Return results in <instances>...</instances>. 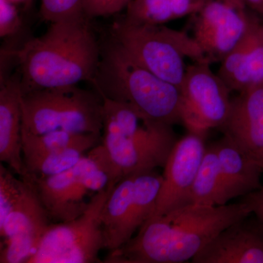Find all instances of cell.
I'll use <instances>...</instances> for the list:
<instances>
[{
  "label": "cell",
  "mask_w": 263,
  "mask_h": 263,
  "mask_svg": "<svg viewBox=\"0 0 263 263\" xmlns=\"http://www.w3.org/2000/svg\"><path fill=\"white\" fill-rule=\"evenodd\" d=\"M210 64L194 62L186 67L179 88L181 123L190 133L204 137L211 129L222 125L231 105V91L212 72Z\"/></svg>",
  "instance_id": "9"
},
{
  "label": "cell",
  "mask_w": 263,
  "mask_h": 263,
  "mask_svg": "<svg viewBox=\"0 0 263 263\" xmlns=\"http://www.w3.org/2000/svg\"><path fill=\"white\" fill-rule=\"evenodd\" d=\"M194 263H263V222L249 216L223 230L192 259Z\"/></svg>",
  "instance_id": "13"
},
{
  "label": "cell",
  "mask_w": 263,
  "mask_h": 263,
  "mask_svg": "<svg viewBox=\"0 0 263 263\" xmlns=\"http://www.w3.org/2000/svg\"><path fill=\"white\" fill-rule=\"evenodd\" d=\"M118 182L96 193L80 216L69 221L51 223L27 263L102 262L99 254L104 249L102 212Z\"/></svg>",
  "instance_id": "7"
},
{
  "label": "cell",
  "mask_w": 263,
  "mask_h": 263,
  "mask_svg": "<svg viewBox=\"0 0 263 263\" xmlns=\"http://www.w3.org/2000/svg\"><path fill=\"white\" fill-rule=\"evenodd\" d=\"M243 0H208L196 13L194 39L210 63L221 62L259 20Z\"/></svg>",
  "instance_id": "10"
},
{
  "label": "cell",
  "mask_w": 263,
  "mask_h": 263,
  "mask_svg": "<svg viewBox=\"0 0 263 263\" xmlns=\"http://www.w3.org/2000/svg\"><path fill=\"white\" fill-rule=\"evenodd\" d=\"M212 144L219 160L227 203L236 197L247 196L262 186L263 170L234 143L223 136Z\"/></svg>",
  "instance_id": "17"
},
{
  "label": "cell",
  "mask_w": 263,
  "mask_h": 263,
  "mask_svg": "<svg viewBox=\"0 0 263 263\" xmlns=\"http://www.w3.org/2000/svg\"><path fill=\"white\" fill-rule=\"evenodd\" d=\"M132 0H89L84 5L85 16L91 19L96 17L110 16L127 8Z\"/></svg>",
  "instance_id": "26"
},
{
  "label": "cell",
  "mask_w": 263,
  "mask_h": 263,
  "mask_svg": "<svg viewBox=\"0 0 263 263\" xmlns=\"http://www.w3.org/2000/svg\"><path fill=\"white\" fill-rule=\"evenodd\" d=\"M24 179L27 185L23 195L0 223L2 239L19 235H35L43 238L51 224L30 178Z\"/></svg>",
  "instance_id": "18"
},
{
  "label": "cell",
  "mask_w": 263,
  "mask_h": 263,
  "mask_svg": "<svg viewBox=\"0 0 263 263\" xmlns=\"http://www.w3.org/2000/svg\"><path fill=\"white\" fill-rule=\"evenodd\" d=\"M11 169L0 164V223L3 222L8 213L14 206L25 190L27 181L17 179Z\"/></svg>",
  "instance_id": "23"
},
{
  "label": "cell",
  "mask_w": 263,
  "mask_h": 263,
  "mask_svg": "<svg viewBox=\"0 0 263 263\" xmlns=\"http://www.w3.org/2000/svg\"><path fill=\"white\" fill-rule=\"evenodd\" d=\"M249 9L263 16V0H243Z\"/></svg>",
  "instance_id": "28"
},
{
  "label": "cell",
  "mask_w": 263,
  "mask_h": 263,
  "mask_svg": "<svg viewBox=\"0 0 263 263\" xmlns=\"http://www.w3.org/2000/svg\"><path fill=\"white\" fill-rule=\"evenodd\" d=\"M102 144L106 148L122 179L129 175L164 167L178 140L173 126L148 119L132 136L103 122Z\"/></svg>",
  "instance_id": "8"
},
{
  "label": "cell",
  "mask_w": 263,
  "mask_h": 263,
  "mask_svg": "<svg viewBox=\"0 0 263 263\" xmlns=\"http://www.w3.org/2000/svg\"><path fill=\"white\" fill-rule=\"evenodd\" d=\"M219 129L263 170V86L231 99L229 114Z\"/></svg>",
  "instance_id": "12"
},
{
  "label": "cell",
  "mask_w": 263,
  "mask_h": 263,
  "mask_svg": "<svg viewBox=\"0 0 263 263\" xmlns=\"http://www.w3.org/2000/svg\"><path fill=\"white\" fill-rule=\"evenodd\" d=\"M261 32H262L263 35V23L262 24V25H261Z\"/></svg>",
  "instance_id": "31"
},
{
  "label": "cell",
  "mask_w": 263,
  "mask_h": 263,
  "mask_svg": "<svg viewBox=\"0 0 263 263\" xmlns=\"http://www.w3.org/2000/svg\"><path fill=\"white\" fill-rule=\"evenodd\" d=\"M192 202L197 205H226L219 160L213 144L206 146L192 190Z\"/></svg>",
  "instance_id": "19"
},
{
  "label": "cell",
  "mask_w": 263,
  "mask_h": 263,
  "mask_svg": "<svg viewBox=\"0 0 263 263\" xmlns=\"http://www.w3.org/2000/svg\"><path fill=\"white\" fill-rule=\"evenodd\" d=\"M23 22L18 6L10 0H0V37H13L22 29Z\"/></svg>",
  "instance_id": "25"
},
{
  "label": "cell",
  "mask_w": 263,
  "mask_h": 263,
  "mask_svg": "<svg viewBox=\"0 0 263 263\" xmlns=\"http://www.w3.org/2000/svg\"><path fill=\"white\" fill-rule=\"evenodd\" d=\"M110 34L138 63L179 89L186 72L184 59L210 62L184 31L136 23L124 16L114 22Z\"/></svg>",
  "instance_id": "4"
},
{
  "label": "cell",
  "mask_w": 263,
  "mask_h": 263,
  "mask_svg": "<svg viewBox=\"0 0 263 263\" xmlns=\"http://www.w3.org/2000/svg\"><path fill=\"white\" fill-rule=\"evenodd\" d=\"M126 18L136 23L163 25L176 20L171 0H132Z\"/></svg>",
  "instance_id": "22"
},
{
  "label": "cell",
  "mask_w": 263,
  "mask_h": 263,
  "mask_svg": "<svg viewBox=\"0 0 263 263\" xmlns=\"http://www.w3.org/2000/svg\"><path fill=\"white\" fill-rule=\"evenodd\" d=\"M102 143L101 134L81 133L57 129L34 135L22 132V153L33 154L55 152L72 147L91 150Z\"/></svg>",
  "instance_id": "20"
},
{
  "label": "cell",
  "mask_w": 263,
  "mask_h": 263,
  "mask_svg": "<svg viewBox=\"0 0 263 263\" xmlns=\"http://www.w3.org/2000/svg\"><path fill=\"white\" fill-rule=\"evenodd\" d=\"M89 21L84 15L53 22L44 34L13 53L18 62L22 94L92 81L101 45Z\"/></svg>",
  "instance_id": "2"
},
{
  "label": "cell",
  "mask_w": 263,
  "mask_h": 263,
  "mask_svg": "<svg viewBox=\"0 0 263 263\" xmlns=\"http://www.w3.org/2000/svg\"><path fill=\"white\" fill-rule=\"evenodd\" d=\"M162 181L152 170L129 175L114 186L102 212L104 249L120 248L152 217Z\"/></svg>",
  "instance_id": "6"
},
{
  "label": "cell",
  "mask_w": 263,
  "mask_h": 263,
  "mask_svg": "<svg viewBox=\"0 0 263 263\" xmlns=\"http://www.w3.org/2000/svg\"><path fill=\"white\" fill-rule=\"evenodd\" d=\"M12 3H14L17 6L18 5H23L25 9H27L33 2V0H10Z\"/></svg>",
  "instance_id": "29"
},
{
  "label": "cell",
  "mask_w": 263,
  "mask_h": 263,
  "mask_svg": "<svg viewBox=\"0 0 263 263\" xmlns=\"http://www.w3.org/2000/svg\"><path fill=\"white\" fill-rule=\"evenodd\" d=\"M89 151L83 147H72L55 152L24 154V162L29 176L47 177L72 168Z\"/></svg>",
  "instance_id": "21"
},
{
  "label": "cell",
  "mask_w": 263,
  "mask_h": 263,
  "mask_svg": "<svg viewBox=\"0 0 263 263\" xmlns=\"http://www.w3.org/2000/svg\"><path fill=\"white\" fill-rule=\"evenodd\" d=\"M252 214L246 202L223 205L189 204L151 217L104 262L180 263L193 259L223 230Z\"/></svg>",
  "instance_id": "1"
},
{
  "label": "cell",
  "mask_w": 263,
  "mask_h": 263,
  "mask_svg": "<svg viewBox=\"0 0 263 263\" xmlns=\"http://www.w3.org/2000/svg\"><path fill=\"white\" fill-rule=\"evenodd\" d=\"M242 201L246 202L257 219L263 222V186L258 190L243 197Z\"/></svg>",
  "instance_id": "27"
},
{
  "label": "cell",
  "mask_w": 263,
  "mask_h": 263,
  "mask_svg": "<svg viewBox=\"0 0 263 263\" xmlns=\"http://www.w3.org/2000/svg\"><path fill=\"white\" fill-rule=\"evenodd\" d=\"M88 1H89V0H83V8H84V5L85 4V3H86V2Z\"/></svg>",
  "instance_id": "30"
},
{
  "label": "cell",
  "mask_w": 263,
  "mask_h": 263,
  "mask_svg": "<svg viewBox=\"0 0 263 263\" xmlns=\"http://www.w3.org/2000/svg\"><path fill=\"white\" fill-rule=\"evenodd\" d=\"M22 132L41 135L64 129L101 134L103 101L98 93L76 86L22 94Z\"/></svg>",
  "instance_id": "5"
},
{
  "label": "cell",
  "mask_w": 263,
  "mask_h": 263,
  "mask_svg": "<svg viewBox=\"0 0 263 263\" xmlns=\"http://www.w3.org/2000/svg\"><path fill=\"white\" fill-rule=\"evenodd\" d=\"M41 15L53 23L84 16L83 0H41Z\"/></svg>",
  "instance_id": "24"
},
{
  "label": "cell",
  "mask_w": 263,
  "mask_h": 263,
  "mask_svg": "<svg viewBox=\"0 0 263 263\" xmlns=\"http://www.w3.org/2000/svg\"><path fill=\"white\" fill-rule=\"evenodd\" d=\"M22 91L20 76L1 81L0 87V160L19 177L29 174L22 153Z\"/></svg>",
  "instance_id": "16"
},
{
  "label": "cell",
  "mask_w": 263,
  "mask_h": 263,
  "mask_svg": "<svg viewBox=\"0 0 263 263\" xmlns=\"http://www.w3.org/2000/svg\"><path fill=\"white\" fill-rule=\"evenodd\" d=\"M29 177L51 223L73 220L87 209L89 201H86L85 197L91 192L81 179L80 161L61 174L47 177Z\"/></svg>",
  "instance_id": "14"
},
{
  "label": "cell",
  "mask_w": 263,
  "mask_h": 263,
  "mask_svg": "<svg viewBox=\"0 0 263 263\" xmlns=\"http://www.w3.org/2000/svg\"><path fill=\"white\" fill-rule=\"evenodd\" d=\"M91 84L100 96L127 104L148 119L172 126L181 123L179 88L138 63L112 35L101 45Z\"/></svg>",
  "instance_id": "3"
},
{
  "label": "cell",
  "mask_w": 263,
  "mask_h": 263,
  "mask_svg": "<svg viewBox=\"0 0 263 263\" xmlns=\"http://www.w3.org/2000/svg\"><path fill=\"white\" fill-rule=\"evenodd\" d=\"M260 21L221 61L218 76L230 91L238 93L263 86V35Z\"/></svg>",
  "instance_id": "15"
},
{
  "label": "cell",
  "mask_w": 263,
  "mask_h": 263,
  "mask_svg": "<svg viewBox=\"0 0 263 263\" xmlns=\"http://www.w3.org/2000/svg\"><path fill=\"white\" fill-rule=\"evenodd\" d=\"M205 138L189 132L176 142L164 167L163 181L152 216L193 203L192 190L206 148Z\"/></svg>",
  "instance_id": "11"
}]
</instances>
